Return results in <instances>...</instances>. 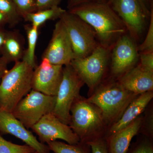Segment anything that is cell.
<instances>
[{"instance_id": "obj_1", "label": "cell", "mask_w": 153, "mask_h": 153, "mask_svg": "<svg viewBox=\"0 0 153 153\" xmlns=\"http://www.w3.org/2000/svg\"><path fill=\"white\" fill-rule=\"evenodd\" d=\"M68 11L90 25L99 44L105 48L111 49L119 38L128 33L124 23L107 2L84 3Z\"/></svg>"}, {"instance_id": "obj_2", "label": "cell", "mask_w": 153, "mask_h": 153, "mask_svg": "<svg viewBox=\"0 0 153 153\" xmlns=\"http://www.w3.org/2000/svg\"><path fill=\"white\" fill-rule=\"evenodd\" d=\"M34 68L23 60L7 70L0 82V110L12 112L32 89Z\"/></svg>"}, {"instance_id": "obj_3", "label": "cell", "mask_w": 153, "mask_h": 153, "mask_svg": "<svg viewBox=\"0 0 153 153\" xmlns=\"http://www.w3.org/2000/svg\"><path fill=\"white\" fill-rule=\"evenodd\" d=\"M105 124L100 109L79 96L70 110L69 126L80 142L87 143L102 137V130Z\"/></svg>"}, {"instance_id": "obj_4", "label": "cell", "mask_w": 153, "mask_h": 153, "mask_svg": "<svg viewBox=\"0 0 153 153\" xmlns=\"http://www.w3.org/2000/svg\"><path fill=\"white\" fill-rule=\"evenodd\" d=\"M137 94L124 89L117 81L102 85L86 100L100 109L105 124H113L119 119Z\"/></svg>"}, {"instance_id": "obj_5", "label": "cell", "mask_w": 153, "mask_h": 153, "mask_svg": "<svg viewBox=\"0 0 153 153\" xmlns=\"http://www.w3.org/2000/svg\"><path fill=\"white\" fill-rule=\"evenodd\" d=\"M111 49L99 45L90 55L73 59L70 65L90 89L100 84L110 62Z\"/></svg>"}, {"instance_id": "obj_6", "label": "cell", "mask_w": 153, "mask_h": 153, "mask_svg": "<svg viewBox=\"0 0 153 153\" xmlns=\"http://www.w3.org/2000/svg\"><path fill=\"white\" fill-rule=\"evenodd\" d=\"M60 19L68 33L74 59L87 57L98 46L95 31L85 21L68 11H66Z\"/></svg>"}, {"instance_id": "obj_7", "label": "cell", "mask_w": 153, "mask_h": 153, "mask_svg": "<svg viewBox=\"0 0 153 153\" xmlns=\"http://www.w3.org/2000/svg\"><path fill=\"white\" fill-rule=\"evenodd\" d=\"M84 82L70 64L63 68V77L55 96L53 114L63 123L69 125L70 110L74 101L79 96Z\"/></svg>"}, {"instance_id": "obj_8", "label": "cell", "mask_w": 153, "mask_h": 153, "mask_svg": "<svg viewBox=\"0 0 153 153\" xmlns=\"http://www.w3.org/2000/svg\"><path fill=\"white\" fill-rule=\"evenodd\" d=\"M107 2L124 23L129 35L139 42L146 30L151 13L139 0H108Z\"/></svg>"}, {"instance_id": "obj_9", "label": "cell", "mask_w": 153, "mask_h": 153, "mask_svg": "<svg viewBox=\"0 0 153 153\" xmlns=\"http://www.w3.org/2000/svg\"><path fill=\"white\" fill-rule=\"evenodd\" d=\"M55 96L32 90L22 99L12 111L25 127L31 128L45 115L52 112Z\"/></svg>"}, {"instance_id": "obj_10", "label": "cell", "mask_w": 153, "mask_h": 153, "mask_svg": "<svg viewBox=\"0 0 153 153\" xmlns=\"http://www.w3.org/2000/svg\"><path fill=\"white\" fill-rule=\"evenodd\" d=\"M137 46L128 33L119 38L111 51L110 64L114 76L119 77L138 63Z\"/></svg>"}, {"instance_id": "obj_11", "label": "cell", "mask_w": 153, "mask_h": 153, "mask_svg": "<svg viewBox=\"0 0 153 153\" xmlns=\"http://www.w3.org/2000/svg\"><path fill=\"white\" fill-rule=\"evenodd\" d=\"M45 144L62 140L69 144H76L80 140L69 125L63 123L52 112L44 115L31 128Z\"/></svg>"}, {"instance_id": "obj_12", "label": "cell", "mask_w": 153, "mask_h": 153, "mask_svg": "<svg viewBox=\"0 0 153 153\" xmlns=\"http://www.w3.org/2000/svg\"><path fill=\"white\" fill-rule=\"evenodd\" d=\"M53 65L66 66L74 59L70 39L60 19L56 23L52 38L42 56Z\"/></svg>"}, {"instance_id": "obj_13", "label": "cell", "mask_w": 153, "mask_h": 153, "mask_svg": "<svg viewBox=\"0 0 153 153\" xmlns=\"http://www.w3.org/2000/svg\"><path fill=\"white\" fill-rule=\"evenodd\" d=\"M33 71L32 90L46 95L55 96L63 77V66L53 65L46 58H42Z\"/></svg>"}, {"instance_id": "obj_14", "label": "cell", "mask_w": 153, "mask_h": 153, "mask_svg": "<svg viewBox=\"0 0 153 153\" xmlns=\"http://www.w3.org/2000/svg\"><path fill=\"white\" fill-rule=\"evenodd\" d=\"M0 134L14 136L38 153H50L47 145L38 140L12 113L0 110Z\"/></svg>"}, {"instance_id": "obj_15", "label": "cell", "mask_w": 153, "mask_h": 153, "mask_svg": "<svg viewBox=\"0 0 153 153\" xmlns=\"http://www.w3.org/2000/svg\"><path fill=\"white\" fill-rule=\"evenodd\" d=\"M118 82L126 90L140 95L153 89V72L143 68L139 63L119 77Z\"/></svg>"}, {"instance_id": "obj_16", "label": "cell", "mask_w": 153, "mask_h": 153, "mask_svg": "<svg viewBox=\"0 0 153 153\" xmlns=\"http://www.w3.org/2000/svg\"><path fill=\"white\" fill-rule=\"evenodd\" d=\"M130 102L118 120L112 124L110 135L124 128L138 118L153 97V91L140 94ZM109 135V136H110Z\"/></svg>"}, {"instance_id": "obj_17", "label": "cell", "mask_w": 153, "mask_h": 153, "mask_svg": "<svg viewBox=\"0 0 153 153\" xmlns=\"http://www.w3.org/2000/svg\"><path fill=\"white\" fill-rule=\"evenodd\" d=\"M142 124V119L137 118L124 128L110 135L105 139L108 153H127L132 140L139 131Z\"/></svg>"}, {"instance_id": "obj_18", "label": "cell", "mask_w": 153, "mask_h": 153, "mask_svg": "<svg viewBox=\"0 0 153 153\" xmlns=\"http://www.w3.org/2000/svg\"><path fill=\"white\" fill-rule=\"evenodd\" d=\"M24 39L17 31H7L1 52V56L8 63L22 60L25 54Z\"/></svg>"}, {"instance_id": "obj_19", "label": "cell", "mask_w": 153, "mask_h": 153, "mask_svg": "<svg viewBox=\"0 0 153 153\" xmlns=\"http://www.w3.org/2000/svg\"><path fill=\"white\" fill-rule=\"evenodd\" d=\"M66 11L57 6L27 14L23 17V19L27 22H30L32 26L39 29L41 25L47 21L60 19Z\"/></svg>"}, {"instance_id": "obj_20", "label": "cell", "mask_w": 153, "mask_h": 153, "mask_svg": "<svg viewBox=\"0 0 153 153\" xmlns=\"http://www.w3.org/2000/svg\"><path fill=\"white\" fill-rule=\"evenodd\" d=\"M27 39L28 46L25 49L22 60L35 69L37 65L36 63V49L38 37V28L32 25L25 27Z\"/></svg>"}, {"instance_id": "obj_21", "label": "cell", "mask_w": 153, "mask_h": 153, "mask_svg": "<svg viewBox=\"0 0 153 153\" xmlns=\"http://www.w3.org/2000/svg\"><path fill=\"white\" fill-rule=\"evenodd\" d=\"M47 146L53 153H90V146L87 143L79 142L76 144H69L58 141L47 143Z\"/></svg>"}, {"instance_id": "obj_22", "label": "cell", "mask_w": 153, "mask_h": 153, "mask_svg": "<svg viewBox=\"0 0 153 153\" xmlns=\"http://www.w3.org/2000/svg\"><path fill=\"white\" fill-rule=\"evenodd\" d=\"M0 12L8 19L10 27L16 25L22 18L13 0H0Z\"/></svg>"}, {"instance_id": "obj_23", "label": "cell", "mask_w": 153, "mask_h": 153, "mask_svg": "<svg viewBox=\"0 0 153 153\" xmlns=\"http://www.w3.org/2000/svg\"><path fill=\"white\" fill-rule=\"evenodd\" d=\"M35 151L25 144H16L4 139L0 134V153H33Z\"/></svg>"}, {"instance_id": "obj_24", "label": "cell", "mask_w": 153, "mask_h": 153, "mask_svg": "<svg viewBox=\"0 0 153 153\" xmlns=\"http://www.w3.org/2000/svg\"><path fill=\"white\" fill-rule=\"evenodd\" d=\"M137 48L139 53L153 52V7L151 9L149 28L146 38L141 44L138 45Z\"/></svg>"}, {"instance_id": "obj_25", "label": "cell", "mask_w": 153, "mask_h": 153, "mask_svg": "<svg viewBox=\"0 0 153 153\" xmlns=\"http://www.w3.org/2000/svg\"><path fill=\"white\" fill-rule=\"evenodd\" d=\"M22 18L27 14L37 11L36 0H13Z\"/></svg>"}, {"instance_id": "obj_26", "label": "cell", "mask_w": 153, "mask_h": 153, "mask_svg": "<svg viewBox=\"0 0 153 153\" xmlns=\"http://www.w3.org/2000/svg\"><path fill=\"white\" fill-rule=\"evenodd\" d=\"M138 63L146 70L153 72V52L139 53Z\"/></svg>"}, {"instance_id": "obj_27", "label": "cell", "mask_w": 153, "mask_h": 153, "mask_svg": "<svg viewBox=\"0 0 153 153\" xmlns=\"http://www.w3.org/2000/svg\"><path fill=\"white\" fill-rule=\"evenodd\" d=\"M90 146L91 153H108L106 140L102 137L87 143Z\"/></svg>"}, {"instance_id": "obj_28", "label": "cell", "mask_w": 153, "mask_h": 153, "mask_svg": "<svg viewBox=\"0 0 153 153\" xmlns=\"http://www.w3.org/2000/svg\"><path fill=\"white\" fill-rule=\"evenodd\" d=\"M129 153H153L152 144L149 141H143L137 144Z\"/></svg>"}, {"instance_id": "obj_29", "label": "cell", "mask_w": 153, "mask_h": 153, "mask_svg": "<svg viewBox=\"0 0 153 153\" xmlns=\"http://www.w3.org/2000/svg\"><path fill=\"white\" fill-rule=\"evenodd\" d=\"M62 0H36L37 11L57 7Z\"/></svg>"}, {"instance_id": "obj_30", "label": "cell", "mask_w": 153, "mask_h": 153, "mask_svg": "<svg viewBox=\"0 0 153 153\" xmlns=\"http://www.w3.org/2000/svg\"><path fill=\"white\" fill-rule=\"evenodd\" d=\"M108 0H68V10L79 5L92 2H107Z\"/></svg>"}, {"instance_id": "obj_31", "label": "cell", "mask_w": 153, "mask_h": 153, "mask_svg": "<svg viewBox=\"0 0 153 153\" xmlns=\"http://www.w3.org/2000/svg\"><path fill=\"white\" fill-rule=\"evenodd\" d=\"M8 63L1 56H0V82L2 77L7 71Z\"/></svg>"}, {"instance_id": "obj_32", "label": "cell", "mask_w": 153, "mask_h": 153, "mask_svg": "<svg viewBox=\"0 0 153 153\" xmlns=\"http://www.w3.org/2000/svg\"><path fill=\"white\" fill-rule=\"evenodd\" d=\"M139 1L145 10L149 13H151V9L153 7V0H139Z\"/></svg>"}, {"instance_id": "obj_33", "label": "cell", "mask_w": 153, "mask_h": 153, "mask_svg": "<svg viewBox=\"0 0 153 153\" xmlns=\"http://www.w3.org/2000/svg\"><path fill=\"white\" fill-rule=\"evenodd\" d=\"M7 31L4 28H0V55H1L2 48L4 42Z\"/></svg>"}, {"instance_id": "obj_34", "label": "cell", "mask_w": 153, "mask_h": 153, "mask_svg": "<svg viewBox=\"0 0 153 153\" xmlns=\"http://www.w3.org/2000/svg\"><path fill=\"white\" fill-rule=\"evenodd\" d=\"M7 25H9L8 19L4 14L0 12V28H4Z\"/></svg>"}, {"instance_id": "obj_35", "label": "cell", "mask_w": 153, "mask_h": 153, "mask_svg": "<svg viewBox=\"0 0 153 153\" xmlns=\"http://www.w3.org/2000/svg\"><path fill=\"white\" fill-rule=\"evenodd\" d=\"M38 153L36 152H34V153Z\"/></svg>"}]
</instances>
